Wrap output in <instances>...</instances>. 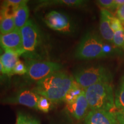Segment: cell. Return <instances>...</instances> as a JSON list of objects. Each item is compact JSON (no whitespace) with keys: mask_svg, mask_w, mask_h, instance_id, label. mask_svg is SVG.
I'll list each match as a JSON object with an SVG mask.
<instances>
[{"mask_svg":"<svg viewBox=\"0 0 124 124\" xmlns=\"http://www.w3.org/2000/svg\"><path fill=\"white\" fill-rule=\"evenodd\" d=\"M74 82V78L69 74L58 71L37 82L32 90L54 103H58L63 101Z\"/></svg>","mask_w":124,"mask_h":124,"instance_id":"cell-1","label":"cell"},{"mask_svg":"<svg viewBox=\"0 0 124 124\" xmlns=\"http://www.w3.org/2000/svg\"><path fill=\"white\" fill-rule=\"evenodd\" d=\"M24 53L26 60H44L48 55L44 35L33 20H29L21 29Z\"/></svg>","mask_w":124,"mask_h":124,"instance_id":"cell-2","label":"cell"},{"mask_svg":"<svg viewBox=\"0 0 124 124\" xmlns=\"http://www.w3.org/2000/svg\"><path fill=\"white\" fill-rule=\"evenodd\" d=\"M85 95L89 108L103 110L115 113V100L113 89L110 83L101 82L85 89Z\"/></svg>","mask_w":124,"mask_h":124,"instance_id":"cell-3","label":"cell"},{"mask_svg":"<svg viewBox=\"0 0 124 124\" xmlns=\"http://www.w3.org/2000/svg\"><path fill=\"white\" fill-rule=\"evenodd\" d=\"M74 80L83 89L92 85L108 82L111 83L113 75L108 69L102 66H91L77 71L74 74Z\"/></svg>","mask_w":124,"mask_h":124,"instance_id":"cell-4","label":"cell"},{"mask_svg":"<svg viewBox=\"0 0 124 124\" xmlns=\"http://www.w3.org/2000/svg\"><path fill=\"white\" fill-rule=\"evenodd\" d=\"M103 44L98 35L94 32H87L77 47L75 58L81 60L103 58Z\"/></svg>","mask_w":124,"mask_h":124,"instance_id":"cell-5","label":"cell"},{"mask_svg":"<svg viewBox=\"0 0 124 124\" xmlns=\"http://www.w3.org/2000/svg\"><path fill=\"white\" fill-rule=\"evenodd\" d=\"M25 64L27 67V72L24 76L26 81L29 83H36L62 69V66L59 63L46 60H27Z\"/></svg>","mask_w":124,"mask_h":124,"instance_id":"cell-6","label":"cell"},{"mask_svg":"<svg viewBox=\"0 0 124 124\" xmlns=\"http://www.w3.org/2000/svg\"><path fill=\"white\" fill-rule=\"evenodd\" d=\"M43 21L49 28L63 33H72L75 30L71 18L63 12L52 10L45 15Z\"/></svg>","mask_w":124,"mask_h":124,"instance_id":"cell-7","label":"cell"},{"mask_svg":"<svg viewBox=\"0 0 124 124\" xmlns=\"http://www.w3.org/2000/svg\"><path fill=\"white\" fill-rule=\"evenodd\" d=\"M40 95L33 90L21 89L15 94L2 100V102L8 104L21 105L38 110V102Z\"/></svg>","mask_w":124,"mask_h":124,"instance_id":"cell-8","label":"cell"},{"mask_svg":"<svg viewBox=\"0 0 124 124\" xmlns=\"http://www.w3.org/2000/svg\"><path fill=\"white\" fill-rule=\"evenodd\" d=\"M0 46L5 51H12L19 56H22L24 49L21 31L16 29L10 33L1 35Z\"/></svg>","mask_w":124,"mask_h":124,"instance_id":"cell-9","label":"cell"},{"mask_svg":"<svg viewBox=\"0 0 124 124\" xmlns=\"http://www.w3.org/2000/svg\"><path fill=\"white\" fill-rule=\"evenodd\" d=\"M115 113L103 110H93L87 113L85 124H117Z\"/></svg>","mask_w":124,"mask_h":124,"instance_id":"cell-10","label":"cell"},{"mask_svg":"<svg viewBox=\"0 0 124 124\" xmlns=\"http://www.w3.org/2000/svg\"><path fill=\"white\" fill-rule=\"evenodd\" d=\"M67 113L77 120H81L86 117L89 108L85 95V90L78 98L70 104L66 105Z\"/></svg>","mask_w":124,"mask_h":124,"instance_id":"cell-11","label":"cell"},{"mask_svg":"<svg viewBox=\"0 0 124 124\" xmlns=\"http://www.w3.org/2000/svg\"><path fill=\"white\" fill-rule=\"evenodd\" d=\"M112 13L105 9H101L100 15V31L103 39L108 42L113 43L114 32L111 29L110 23V18Z\"/></svg>","mask_w":124,"mask_h":124,"instance_id":"cell-12","label":"cell"},{"mask_svg":"<svg viewBox=\"0 0 124 124\" xmlns=\"http://www.w3.org/2000/svg\"><path fill=\"white\" fill-rule=\"evenodd\" d=\"M19 56L18 54L10 51H5L1 55L0 61L2 65L3 72L8 77L13 75L14 68L20 60Z\"/></svg>","mask_w":124,"mask_h":124,"instance_id":"cell-13","label":"cell"},{"mask_svg":"<svg viewBox=\"0 0 124 124\" xmlns=\"http://www.w3.org/2000/svg\"><path fill=\"white\" fill-rule=\"evenodd\" d=\"M29 10L27 4L18 8L14 16L16 28L21 30L28 21Z\"/></svg>","mask_w":124,"mask_h":124,"instance_id":"cell-14","label":"cell"},{"mask_svg":"<svg viewBox=\"0 0 124 124\" xmlns=\"http://www.w3.org/2000/svg\"><path fill=\"white\" fill-rule=\"evenodd\" d=\"M39 5L38 8L46 7L49 5H66L70 7L79 8L84 6L86 4V1L82 0H56V1H40Z\"/></svg>","mask_w":124,"mask_h":124,"instance_id":"cell-15","label":"cell"},{"mask_svg":"<svg viewBox=\"0 0 124 124\" xmlns=\"http://www.w3.org/2000/svg\"><path fill=\"white\" fill-rule=\"evenodd\" d=\"M84 90L74 80L73 84L66 94L63 102H64L67 105L70 104L77 100Z\"/></svg>","mask_w":124,"mask_h":124,"instance_id":"cell-16","label":"cell"},{"mask_svg":"<svg viewBox=\"0 0 124 124\" xmlns=\"http://www.w3.org/2000/svg\"><path fill=\"white\" fill-rule=\"evenodd\" d=\"M114 100L117 109L124 108V75L121 79L120 84L116 91Z\"/></svg>","mask_w":124,"mask_h":124,"instance_id":"cell-17","label":"cell"},{"mask_svg":"<svg viewBox=\"0 0 124 124\" xmlns=\"http://www.w3.org/2000/svg\"><path fill=\"white\" fill-rule=\"evenodd\" d=\"M16 28L13 17H4L0 22V33L5 35L15 31Z\"/></svg>","mask_w":124,"mask_h":124,"instance_id":"cell-18","label":"cell"},{"mask_svg":"<svg viewBox=\"0 0 124 124\" xmlns=\"http://www.w3.org/2000/svg\"><path fill=\"white\" fill-rule=\"evenodd\" d=\"M17 124H40L38 119L23 112H18L17 116Z\"/></svg>","mask_w":124,"mask_h":124,"instance_id":"cell-19","label":"cell"},{"mask_svg":"<svg viewBox=\"0 0 124 124\" xmlns=\"http://www.w3.org/2000/svg\"><path fill=\"white\" fill-rule=\"evenodd\" d=\"M54 102L47 98L40 96L38 102V110L43 113H48L52 108Z\"/></svg>","mask_w":124,"mask_h":124,"instance_id":"cell-20","label":"cell"},{"mask_svg":"<svg viewBox=\"0 0 124 124\" xmlns=\"http://www.w3.org/2000/svg\"><path fill=\"white\" fill-rule=\"evenodd\" d=\"M113 43L116 47L124 49V28L114 32Z\"/></svg>","mask_w":124,"mask_h":124,"instance_id":"cell-21","label":"cell"},{"mask_svg":"<svg viewBox=\"0 0 124 124\" xmlns=\"http://www.w3.org/2000/svg\"><path fill=\"white\" fill-rule=\"evenodd\" d=\"M27 72V65L21 61H18L15 67L14 68L13 71V75H24Z\"/></svg>","mask_w":124,"mask_h":124,"instance_id":"cell-22","label":"cell"},{"mask_svg":"<svg viewBox=\"0 0 124 124\" xmlns=\"http://www.w3.org/2000/svg\"><path fill=\"white\" fill-rule=\"evenodd\" d=\"M97 3L102 9H106L108 10L117 9L114 0H99L97 1Z\"/></svg>","mask_w":124,"mask_h":124,"instance_id":"cell-23","label":"cell"},{"mask_svg":"<svg viewBox=\"0 0 124 124\" xmlns=\"http://www.w3.org/2000/svg\"><path fill=\"white\" fill-rule=\"evenodd\" d=\"M110 23L111 29L114 32L124 28L122 23H121L118 18H117L116 17H114L113 15L111 16L110 18Z\"/></svg>","mask_w":124,"mask_h":124,"instance_id":"cell-24","label":"cell"},{"mask_svg":"<svg viewBox=\"0 0 124 124\" xmlns=\"http://www.w3.org/2000/svg\"><path fill=\"white\" fill-rule=\"evenodd\" d=\"M116 46H113L111 45L108 44H103V58L108 56L115 53V48Z\"/></svg>","mask_w":124,"mask_h":124,"instance_id":"cell-25","label":"cell"},{"mask_svg":"<svg viewBox=\"0 0 124 124\" xmlns=\"http://www.w3.org/2000/svg\"><path fill=\"white\" fill-rule=\"evenodd\" d=\"M116 17L118 18L124 26V4L119 7L116 10Z\"/></svg>","mask_w":124,"mask_h":124,"instance_id":"cell-26","label":"cell"},{"mask_svg":"<svg viewBox=\"0 0 124 124\" xmlns=\"http://www.w3.org/2000/svg\"><path fill=\"white\" fill-rule=\"evenodd\" d=\"M118 124H124V108L118 110L115 112Z\"/></svg>","mask_w":124,"mask_h":124,"instance_id":"cell-27","label":"cell"},{"mask_svg":"<svg viewBox=\"0 0 124 124\" xmlns=\"http://www.w3.org/2000/svg\"><path fill=\"white\" fill-rule=\"evenodd\" d=\"M8 76L6 75L3 72L2 65L1 64V62L0 61V85L2 84L8 79Z\"/></svg>","mask_w":124,"mask_h":124,"instance_id":"cell-28","label":"cell"},{"mask_svg":"<svg viewBox=\"0 0 124 124\" xmlns=\"http://www.w3.org/2000/svg\"><path fill=\"white\" fill-rule=\"evenodd\" d=\"M114 2H115V5L117 9L122 5L124 4V0H114Z\"/></svg>","mask_w":124,"mask_h":124,"instance_id":"cell-29","label":"cell"},{"mask_svg":"<svg viewBox=\"0 0 124 124\" xmlns=\"http://www.w3.org/2000/svg\"><path fill=\"white\" fill-rule=\"evenodd\" d=\"M4 18V14H3V11H2V7H0V22L1 21L3 18Z\"/></svg>","mask_w":124,"mask_h":124,"instance_id":"cell-30","label":"cell"},{"mask_svg":"<svg viewBox=\"0 0 124 124\" xmlns=\"http://www.w3.org/2000/svg\"><path fill=\"white\" fill-rule=\"evenodd\" d=\"M3 54H4L3 53V49L0 46V57L1 56V55H2Z\"/></svg>","mask_w":124,"mask_h":124,"instance_id":"cell-31","label":"cell"},{"mask_svg":"<svg viewBox=\"0 0 124 124\" xmlns=\"http://www.w3.org/2000/svg\"><path fill=\"white\" fill-rule=\"evenodd\" d=\"M0 36H1V33H0Z\"/></svg>","mask_w":124,"mask_h":124,"instance_id":"cell-32","label":"cell"}]
</instances>
